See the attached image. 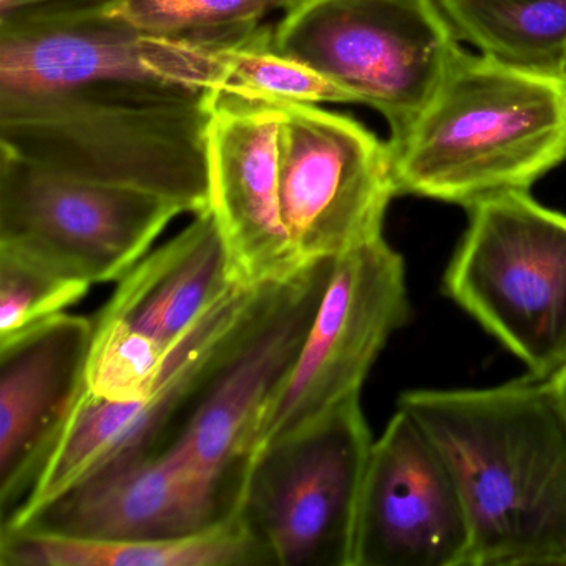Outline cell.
I'll return each mask as SVG.
<instances>
[{"mask_svg": "<svg viewBox=\"0 0 566 566\" xmlns=\"http://www.w3.org/2000/svg\"><path fill=\"white\" fill-rule=\"evenodd\" d=\"M452 470L463 566H566V416L549 380L400 396Z\"/></svg>", "mask_w": 566, "mask_h": 566, "instance_id": "6da1fadb", "label": "cell"}, {"mask_svg": "<svg viewBox=\"0 0 566 566\" xmlns=\"http://www.w3.org/2000/svg\"><path fill=\"white\" fill-rule=\"evenodd\" d=\"M210 95L157 85L0 87V151L197 217L210 210Z\"/></svg>", "mask_w": 566, "mask_h": 566, "instance_id": "7a4b0ae2", "label": "cell"}, {"mask_svg": "<svg viewBox=\"0 0 566 566\" xmlns=\"http://www.w3.org/2000/svg\"><path fill=\"white\" fill-rule=\"evenodd\" d=\"M389 145L399 195L469 210L528 191L566 160V74L460 48L426 107Z\"/></svg>", "mask_w": 566, "mask_h": 566, "instance_id": "3957f363", "label": "cell"}, {"mask_svg": "<svg viewBox=\"0 0 566 566\" xmlns=\"http://www.w3.org/2000/svg\"><path fill=\"white\" fill-rule=\"evenodd\" d=\"M443 277L447 296L532 376L566 369V214L512 191L469 208Z\"/></svg>", "mask_w": 566, "mask_h": 566, "instance_id": "277c9868", "label": "cell"}, {"mask_svg": "<svg viewBox=\"0 0 566 566\" xmlns=\"http://www.w3.org/2000/svg\"><path fill=\"white\" fill-rule=\"evenodd\" d=\"M273 48L379 112L390 138L422 112L460 51L436 0H293Z\"/></svg>", "mask_w": 566, "mask_h": 566, "instance_id": "5b68a950", "label": "cell"}, {"mask_svg": "<svg viewBox=\"0 0 566 566\" xmlns=\"http://www.w3.org/2000/svg\"><path fill=\"white\" fill-rule=\"evenodd\" d=\"M373 442L359 396L244 462L241 510L271 565L354 566Z\"/></svg>", "mask_w": 566, "mask_h": 566, "instance_id": "8992f818", "label": "cell"}, {"mask_svg": "<svg viewBox=\"0 0 566 566\" xmlns=\"http://www.w3.org/2000/svg\"><path fill=\"white\" fill-rule=\"evenodd\" d=\"M409 314L406 263L386 238L334 258L303 350L258 416L244 443V462L359 397L377 357Z\"/></svg>", "mask_w": 566, "mask_h": 566, "instance_id": "52a82bcc", "label": "cell"}, {"mask_svg": "<svg viewBox=\"0 0 566 566\" xmlns=\"http://www.w3.org/2000/svg\"><path fill=\"white\" fill-rule=\"evenodd\" d=\"M180 214L184 208L165 198L0 151V248L91 286L127 276Z\"/></svg>", "mask_w": 566, "mask_h": 566, "instance_id": "ba28073f", "label": "cell"}, {"mask_svg": "<svg viewBox=\"0 0 566 566\" xmlns=\"http://www.w3.org/2000/svg\"><path fill=\"white\" fill-rule=\"evenodd\" d=\"M334 258L264 284L165 450L201 475L240 482L254 422L293 370L333 274Z\"/></svg>", "mask_w": 566, "mask_h": 566, "instance_id": "9c48e42d", "label": "cell"}, {"mask_svg": "<svg viewBox=\"0 0 566 566\" xmlns=\"http://www.w3.org/2000/svg\"><path fill=\"white\" fill-rule=\"evenodd\" d=\"M276 104L281 217L301 263L382 238L387 208L399 195L389 142L349 115Z\"/></svg>", "mask_w": 566, "mask_h": 566, "instance_id": "30bf717a", "label": "cell"}, {"mask_svg": "<svg viewBox=\"0 0 566 566\" xmlns=\"http://www.w3.org/2000/svg\"><path fill=\"white\" fill-rule=\"evenodd\" d=\"M261 286L234 284L174 344L164 382L144 402L117 403L82 389L45 457L31 492L0 533L65 490L127 459L164 450L184 422L218 357L256 300Z\"/></svg>", "mask_w": 566, "mask_h": 566, "instance_id": "8fae6325", "label": "cell"}, {"mask_svg": "<svg viewBox=\"0 0 566 566\" xmlns=\"http://www.w3.org/2000/svg\"><path fill=\"white\" fill-rule=\"evenodd\" d=\"M227 48L148 34L104 11L0 25V87L227 91Z\"/></svg>", "mask_w": 566, "mask_h": 566, "instance_id": "7c38bea8", "label": "cell"}, {"mask_svg": "<svg viewBox=\"0 0 566 566\" xmlns=\"http://www.w3.org/2000/svg\"><path fill=\"white\" fill-rule=\"evenodd\" d=\"M467 549L469 523L452 470L399 407L370 447L354 566H463Z\"/></svg>", "mask_w": 566, "mask_h": 566, "instance_id": "4fadbf2b", "label": "cell"}, {"mask_svg": "<svg viewBox=\"0 0 566 566\" xmlns=\"http://www.w3.org/2000/svg\"><path fill=\"white\" fill-rule=\"evenodd\" d=\"M207 130L210 211L227 244L233 280L264 286L301 263L281 217L276 102L230 91L210 95Z\"/></svg>", "mask_w": 566, "mask_h": 566, "instance_id": "5bb4252c", "label": "cell"}, {"mask_svg": "<svg viewBox=\"0 0 566 566\" xmlns=\"http://www.w3.org/2000/svg\"><path fill=\"white\" fill-rule=\"evenodd\" d=\"M241 482H221L158 450L127 457L35 510L8 533L88 542H148L201 532L228 515Z\"/></svg>", "mask_w": 566, "mask_h": 566, "instance_id": "9a60e30c", "label": "cell"}, {"mask_svg": "<svg viewBox=\"0 0 566 566\" xmlns=\"http://www.w3.org/2000/svg\"><path fill=\"white\" fill-rule=\"evenodd\" d=\"M92 317L61 313L0 340V526L32 483L84 389Z\"/></svg>", "mask_w": 566, "mask_h": 566, "instance_id": "2e32d148", "label": "cell"}, {"mask_svg": "<svg viewBox=\"0 0 566 566\" xmlns=\"http://www.w3.org/2000/svg\"><path fill=\"white\" fill-rule=\"evenodd\" d=\"M234 284L227 244L208 210L122 277L98 314L171 347Z\"/></svg>", "mask_w": 566, "mask_h": 566, "instance_id": "e0dca14e", "label": "cell"}, {"mask_svg": "<svg viewBox=\"0 0 566 566\" xmlns=\"http://www.w3.org/2000/svg\"><path fill=\"white\" fill-rule=\"evenodd\" d=\"M2 566H273L240 496L224 518L201 532L148 542H88L45 533L0 535Z\"/></svg>", "mask_w": 566, "mask_h": 566, "instance_id": "ac0fdd59", "label": "cell"}, {"mask_svg": "<svg viewBox=\"0 0 566 566\" xmlns=\"http://www.w3.org/2000/svg\"><path fill=\"white\" fill-rule=\"evenodd\" d=\"M459 41L520 67L566 74V0H436Z\"/></svg>", "mask_w": 566, "mask_h": 566, "instance_id": "d6986e66", "label": "cell"}, {"mask_svg": "<svg viewBox=\"0 0 566 566\" xmlns=\"http://www.w3.org/2000/svg\"><path fill=\"white\" fill-rule=\"evenodd\" d=\"M293 0H115L108 18L161 38L227 48L250 38L270 12Z\"/></svg>", "mask_w": 566, "mask_h": 566, "instance_id": "ffe728a7", "label": "cell"}, {"mask_svg": "<svg viewBox=\"0 0 566 566\" xmlns=\"http://www.w3.org/2000/svg\"><path fill=\"white\" fill-rule=\"evenodd\" d=\"M94 333L85 363V389L117 403L155 396L170 364L171 347L117 317H92Z\"/></svg>", "mask_w": 566, "mask_h": 566, "instance_id": "44dd1931", "label": "cell"}, {"mask_svg": "<svg viewBox=\"0 0 566 566\" xmlns=\"http://www.w3.org/2000/svg\"><path fill=\"white\" fill-rule=\"evenodd\" d=\"M227 91L270 102L354 104L340 85L273 48V28L261 24L250 38L228 45Z\"/></svg>", "mask_w": 566, "mask_h": 566, "instance_id": "7402d4cb", "label": "cell"}, {"mask_svg": "<svg viewBox=\"0 0 566 566\" xmlns=\"http://www.w3.org/2000/svg\"><path fill=\"white\" fill-rule=\"evenodd\" d=\"M91 287L18 251L0 248V340L65 313Z\"/></svg>", "mask_w": 566, "mask_h": 566, "instance_id": "603a6c76", "label": "cell"}, {"mask_svg": "<svg viewBox=\"0 0 566 566\" xmlns=\"http://www.w3.org/2000/svg\"><path fill=\"white\" fill-rule=\"evenodd\" d=\"M115 0H0V25L98 12Z\"/></svg>", "mask_w": 566, "mask_h": 566, "instance_id": "cb8c5ba5", "label": "cell"}, {"mask_svg": "<svg viewBox=\"0 0 566 566\" xmlns=\"http://www.w3.org/2000/svg\"><path fill=\"white\" fill-rule=\"evenodd\" d=\"M553 390H555L556 397H558L559 406H562L563 412L566 416V369L562 373L556 374L553 379H549Z\"/></svg>", "mask_w": 566, "mask_h": 566, "instance_id": "d4e9b609", "label": "cell"}]
</instances>
